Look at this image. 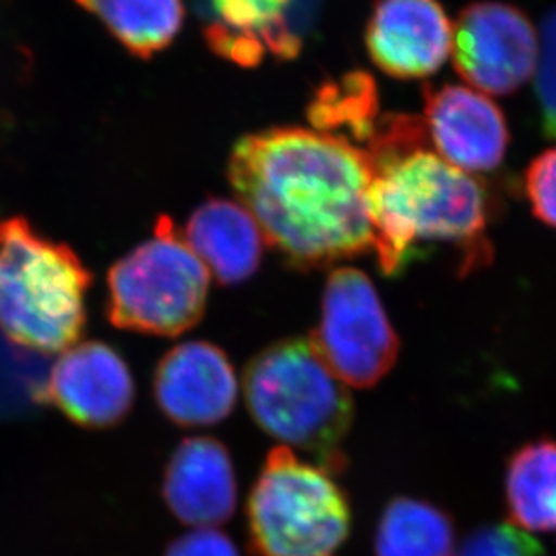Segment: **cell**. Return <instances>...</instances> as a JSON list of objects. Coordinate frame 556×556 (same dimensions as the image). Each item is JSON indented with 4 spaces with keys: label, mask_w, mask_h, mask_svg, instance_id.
<instances>
[{
    "label": "cell",
    "mask_w": 556,
    "mask_h": 556,
    "mask_svg": "<svg viewBox=\"0 0 556 556\" xmlns=\"http://www.w3.org/2000/svg\"><path fill=\"white\" fill-rule=\"evenodd\" d=\"M422 119L438 154L460 170L490 172L503 163L508 125L486 94L471 87H427Z\"/></svg>",
    "instance_id": "obj_12"
},
{
    "label": "cell",
    "mask_w": 556,
    "mask_h": 556,
    "mask_svg": "<svg viewBox=\"0 0 556 556\" xmlns=\"http://www.w3.org/2000/svg\"><path fill=\"white\" fill-rule=\"evenodd\" d=\"M539 48L533 22L517 5L473 2L454 24L455 71L482 94L508 97L519 91L535 75Z\"/></svg>",
    "instance_id": "obj_8"
},
{
    "label": "cell",
    "mask_w": 556,
    "mask_h": 556,
    "mask_svg": "<svg viewBox=\"0 0 556 556\" xmlns=\"http://www.w3.org/2000/svg\"><path fill=\"white\" fill-rule=\"evenodd\" d=\"M455 556H544V549L519 526L501 525L476 531Z\"/></svg>",
    "instance_id": "obj_21"
},
{
    "label": "cell",
    "mask_w": 556,
    "mask_h": 556,
    "mask_svg": "<svg viewBox=\"0 0 556 556\" xmlns=\"http://www.w3.org/2000/svg\"><path fill=\"white\" fill-rule=\"evenodd\" d=\"M454 24L439 0H378L365 43L376 67L400 80L438 73L452 54Z\"/></svg>",
    "instance_id": "obj_10"
},
{
    "label": "cell",
    "mask_w": 556,
    "mask_h": 556,
    "mask_svg": "<svg viewBox=\"0 0 556 556\" xmlns=\"http://www.w3.org/2000/svg\"><path fill=\"white\" fill-rule=\"evenodd\" d=\"M242 389L248 410L264 432L304 450L331 473L342 470L354 400L309 340L286 338L253 356Z\"/></svg>",
    "instance_id": "obj_4"
},
{
    "label": "cell",
    "mask_w": 556,
    "mask_h": 556,
    "mask_svg": "<svg viewBox=\"0 0 556 556\" xmlns=\"http://www.w3.org/2000/svg\"><path fill=\"white\" fill-rule=\"evenodd\" d=\"M182 241L223 286L247 282L261 268L264 236L241 203L212 198L188 217Z\"/></svg>",
    "instance_id": "obj_14"
},
{
    "label": "cell",
    "mask_w": 556,
    "mask_h": 556,
    "mask_svg": "<svg viewBox=\"0 0 556 556\" xmlns=\"http://www.w3.org/2000/svg\"><path fill=\"white\" fill-rule=\"evenodd\" d=\"M248 531L258 556H337L351 531V506L331 471L277 446L248 498Z\"/></svg>",
    "instance_id": "obj_5"
},
{
    "label": "cell",
    "mask_w": 556,
    "mask_h": 556,
    "mask_svg": "<svg viewBox=\"0 0 556 556\" xmlns=\"http://www.w3.org/2000/svg\"><path fill=\"white\" fill-rule=\"evenodd\" d=\"M129 365L103 342L75 343L60 354L38 397L86 428L116 427L135 403Z\"/></svg>",
    "instance_id": "obj_9"
},
{
    "label": "cell",
    "mask_w": 556,
    "mask_h": 556,
    "mask_svg": "<svg viewBox=\"0 0 556 556\" xmlns=\"http://www.w3.org/2000/svg\"><path fill=\"white\" fill-rule=\"evenodd\" d=\"M536 100L541 125L547 138L556 139V8L547 13L539 35Z\"/></svg>",
    "instance_id": "obj_20"
},
{
    "label": "cell",
    "mask_w": 556,
    "mask_h": 556,
    "mask_svg": "<svg viewBox=\"0 0 556 556\" xmlns=\"http://www.w3.org/2000/svg\"><path fill=\"white\" fill-rule=\"evenodd\" d=\"M372 176L362 147L300 127L244 136L228 160V181L264 241L305 271L372 252Z\"/></svg>",
    "instance_id": "obj_1"
},
{
    "label": "cell",
    "mask_w": 556,
    "mask_h": 556,
    "mask_svg": "<svg viewBox=\"0 0 556 556\" xmlns=\"http://www.w3.org/2000/svg\"><path fill=\"white\" fill-rule=\"evenodd\" d=\"M506 498L525 531H556V441L526 444L511 457Z\"/></svg>",
    "instance_id": "obj_16"
},
{
    "label": "cell",
    "mask_w": 556,
    "mask_h": 556,
    "mask_svg": "<svg viewBox=\"0 0 556 556\" xmlns=\"http://www.w3.org/2000/svg\"><path fill=\"white\" fill-rule=\"evenodd\" d=\"M293 0H210L217 22L212 26L261 43L280 59H293L300 40L288 26Z\"/></svg>",
    "instance_id": "obj_19"
},
{
    "label": "cell",
    "mask_w": 556,
    "mask_h": 556,
    "mask_svg": "<svg viewBox=\"0 0 556 556\" xmlns=\"http://www.w3.org/2000/svg\"><path fill=\"white\" fill-rule=\"evenodd\" d=\"M526 193L533 214L556 228V147L531 161L526 170Z\"/></svg>",
    "instance_id": "obj_22"
},
{
    "label": "cell",
    "mask_w": 556,
    "mask_h": 556,
    "mask_svg": "<svg viewBox=\"0 0 556 556\" xmlns=\"http://www.w3.org/2000/svg\"><path fill=\"white\" fill-rule=\"evenodd\" d=\"M163 498L182 525L214 528L230 519L237 479L225 444L203 435L177 444L163 473Z\"/></svg>",
    "instance_id": "obj_13"
},
{
    "label": "cell",
    "mask_w": 556,
    "mask_h": 556,
    "mask_svg": "<svg viewBox=\"0 0 556 556\" xmlns=\"http://www.w3.org/2000/svg\"><path fill=\"white\" fill-rule=\"evenodd\" d=\"M378 113L375 81L369 75L353 73L321 87L307 116L320 132L367 144L380 122Z\"/></svg>",
    "instance_id": "obj_18"
},
{
    "label": "cell",
    "mask_w": 556,
    "mask_h": 556,
    "mask_svg": "<svg viewBox=\"0 0 556 556\" xmlns=\"http://www.w3.org/2000/svg\"><path fill=\"white\" fill-rule=\"evenodd\" d=\"M425 119L387 116L364 150L372 163V252L387 277L422 257V244H452L465 268L488 255V193L482 182L427 149Z\"/></svg>",
    "instance_id": "obj_2"
},
{
    "label": "cell",
    "mask_w": 556,
    "mask_h": 556,
    "mask_svg": "<svg viewBox=\"0 0 556 556\" xmlns=\"http://www.w3.org/2000/svg\"><path fill=\"white\" fill-rule=\"evenodd\" d=\"M210 278L174 223L161 215L154 236L109 269V321L124 331L179 337L203 318Z\"/></svg>",
    "instance_id": "obj_6"
},
{
    "label": "cell",
    "mask_w": 556,
    "mask_h": 556,
    "mask_svg": "<svg viewBox=\"0 0 556 556\" xmlns=\"http://www.w3.org/2000/svg\"><path fill=\"white\" fill-rule=\"evenodd\" d=\"M309 342L327 367L356 389L383 380L400 354V338L375 283L356 268L332 269L327 277Z\"/></svg>",
    "instance_id": "obj_7"
},
{
    "label": "cell",
    "mask_w": 556,
    "mask_h": 556,
    "mask_svg": "<svg viewBox=\"0 0 556 556\" xmlns=\"http://www.w3.org/2000/svg\"><path fill=\"white\" fill-rule=\"evenodd\" d=\"M165 556H239L230 536L215 528L188 531L166 547Z\"/></svg>",
    "instance_id": "obj_23"
},
{
    "label": "cell",
    "mask_w": 556,
    "mask_h": 556,
    "mask_svg": "<svg viewBox=\"0 0 556 556\" xmlns=\"http://www.w3.org/2000/svg\"><path fill=\"white\" fill-rule=\"evenodd\" d=\"M92 274L78 253L21 215L0 219V331L15 345L64 353L86 329Z\"/></svg>",
    "instance_id": "obj_3"
},
{
    "label": "cell",
    "mask_w": 556,
    "mask_h": 556,
    "mask_svg": "<svg viewBox=\"0 0 556 556\" xmlns=\"http://www.w3.org/2000/svg\"><path fill=\"white\" fill-rule=\"evenodd\" d=\"M454 546L448 515L413 497L392 498L376 530V556H454Z\"/></svg>",
    "instance_id": "obj_17"
},
{
    "label": "cell",
    "mask_w": 556,
    "mask_h": 556,
    "mask_svg": "<svg viewBox=\"0 0 556 556\" xmlns=\"http://www.w3.org/2000/svg\"><path fill=\"white\" fill-rule=\"evenodd\" d=\"M154 396L161 413L179 427H212L236 407L239 381L223 349L192 340L160 359Z\"/></svg>",
    "instance_id": "obj_11"
},
{
    "label": "cell",
    "mask_w": 556,
    "mask_h": 556,
    "mask_svg": "<svg viewBox=\"0 0 556 556\" xmlns=\"http://www.w3.org/2000/svg\"><path fill=\"white\" fill-rule=\"evenodd\" d=\"M138 59L168 48L185 22L182 0H76Z\"/></svg>",
    "instance_id": "obj_15"
}]
</instances>
